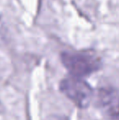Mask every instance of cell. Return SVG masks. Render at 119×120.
Instances as JSON below:
<instances>
[{
  "mask_svg": "<svg viewBox=\"0 0 119 120\" xmlns=\"http://www.w3.org/2000/svg\"><path fill=\"white\" fill-rule=\"evenodd\" d=\"M60 90L77 106L86 108L92 98V89L89 84L78 77L67 78L60 82Z\"/></svg>",
  "mask_w": 119,
  "mask_h": 120,
  "instance_id": "cell-2",
  "label": "cell"
},
{
  "mask_svg": "<svg viewBox=\"0 0 119 120\" xmlns=\"http://www.w3.org/2000/svg\"><path fill=\"white\" fill-rule=\"evenodd\" d=\"M100 109L108 120H119V94L112 89H102L98 95Z\"/></svg>",
  "mask_w": 119,
  "mask_h": 120,
  "instance_id": "cell-3",
  "label": "cell"
},
{
  "mask_svg": "<svg viewBox=\"0 0 119 120\" xmlns=\"http://www.w3.org/2000/svg\"><path fill=\"white\" fill-rule=\"evenodd\" d=\"M61 60L65 67L74 77H84L97 71L101 62L97 56L92 52H64Z\"/></svg>",
  "mask_w": 119,
  "mask_h": 120,
  "instance_id": "cell-1",
  "label": "cell"
}]
</instances>
